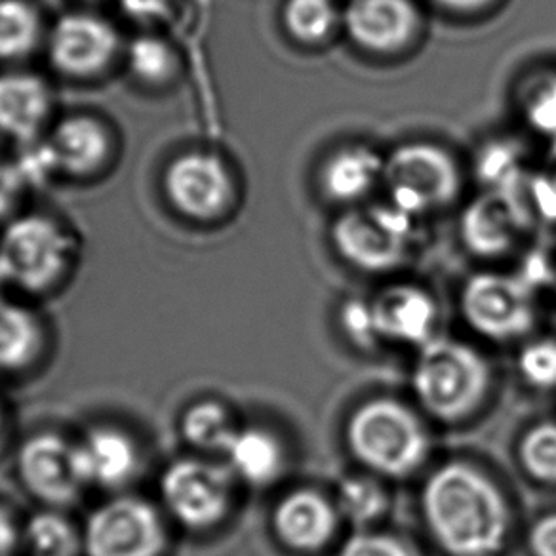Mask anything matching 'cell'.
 <instances>
[{"label": "cell", "instance_id": "cell-16", "mask_svg": "<svg viewBox=\"0 0 556 556\" xmlns=\"http://www.w3.org/2000/svg\"><path fill=\"white\" fill-rule=\"evenodd\" d=\"M419 27V12L412 0H351L345 29L355 45L391 54L406 47Z\"/></svg>", "mask_w": 556, "mask_h": 556}, {"label": "cell", "instance_id": "cell-17", "mask_svg": "<svg viewBox=\"0 0 556 556\" xmlns=\"http://www.w3.org/2000/svg\"><path fill=\"white\" fill-rule=\"evenodd\" d=\"M77 448L88 486L116 492L130 484L141 469L138 442L118 427H93L77 442Z\"/></svg>", "mask_w": 556, "mask_h": 556}, {"label": "cell", "instance_id": "cell-33", "mask_svg": "<svg viewBox=\"0 0 556 556\" xmlns=\"http://www.w3.org/2000/svg\"><path fill=\"white\" fill-rule=\"evenodd\" d=\"M338 556H421L414 543L394 533L379 530H356L341 545Z\"/></svg>", "mask_w": 556, "mask_h": 556}, {"label": "cell", "instance_id": "cell-23", "mask_svg": "<svg viewBox=\"0 0 556 556\" xmlns=\"http://www.w3.org/2000/svg\"><path fill=\"white\" fill-rule=\"evenodd\" d=\"M333 503L341 520L355 526L356 530H370L387 517L391 494L383 479L368 471L355 472L338 482Z\"/></svg>", "mask_w": 556, "mask_h": 556}, {"label": "cell", "instance_id": "cell-8", "mask_svg": "<svg viewBox=\"0 0 556 556\" xmlns=\"http://www.w3.org/2000/svg\"><path fill=\"white\" fill-rule=\"evenodd\" d=\"M86 556H163L168 532L161 510L138 495H116L88 515Z\"/></svg>", "mask_w": 556, "mask_h": 556}, {"label": "cell", "instance_id": "cell-6", "mask_svg": "<svg viewBox=\"0 0 556 556\" xmlns=\"http://www.w3.org/2000/svg\"><path fill=\"white\" fill-rule=\"evenodd\" d=\"M383 181L389 187L387 202L417 219L456 199L462 174L446 149L406 143L387 159Z\"/></svg>", "mask_w": 556, "mask_h": 556}, {"label": "cell", "instance_id": "cell-14", "mask_svg": "<svg viewBox=\"0 0 556 556\" xmlns=\"http://www.w3.org/2000/svg\"><path fill=\"white\" fill-rule=\"evenodd\" d=\"M341 517L333 500L311 488L292 490L273 510V530L285 547L317 553L336 538Z\"/></svg>", "mask_w": 556, "mask_h": 556}, {"label": "cell", "instance_id": "cell-15", "mask_svg": "<svg viewBox=\"0 0 556 556\" xmlns=\"http://www.w3.org/2000/svg\"><path fill=\"white\" fill-rule=\"evenodd\" d=\"M42 146L54 172L70 178H90L113 156V136L93 115L65 116Z\"/></svg>", "mask_w": 556, "mask_h": 556}, {"label": "cell", "instance_id": "cell-3", "mask_svg": "<svg viewBox=\"0 0 556 556\" xmlns=\"http://www.w3.org/2000/svg\"><path fill=\"white\" fill-rule=\"evenodd\" d=\"M412 393L419 408L446 426L475 416L492 389V368L479 349L437 336L417 351Z\"/></svg>", "mask_w": 556, "mask_h": 556}, {"label": "cell", "instance_id": "cell-35", "mask_svg": "<svg viewBox=\"0 0 556 556\" xmlns=\"http://www.w3.org/2000/svg\"><path fill=\"white\" fill-rule=\"evenodd\" d=\"M480 174L490 186H509L510 179L518 174L517 155L507 146H495L494 149H488L482 156V163H480Z\"/></svg>", "mask_w": 556, "mask_h": 556}, {"label": "cell", "instance_id": "cell-38", "mask_svg": "<svg viewBox=\"0 0 556 556\" xmlns=\"http://www.w3.org/2000/svg\"><path fill=\"white\" fill-rule=\"evenodd\" d=\"M22 543V532L7 507L0 505V556L16 555Z\"/></svg>", "mask_w": 556, "mask_h": 556}, {"label": "cell", "instance_id": "cell-10", "mask_svg": "<svg viewBox=\"0 0 556 556\" xmlns=\"http://www.w3.org/2000/svg\"><path fill=\"white\" fill-rule=\"evenodd\" d=\"M17 475L25 490L48 509L75 505L88 488L77 442L50 431L33 434L20 446Z\"/></svg>", "mask_w": 556, "mask_h": 556}, {"label": "cell", "instance_id": "cell-7", "mask_svg": "<svg viewBox=\"0 0 556 556\" xmlns=\"http://www.w3.org/2000/svg\"><path fill=\"white\" fill-rule=\"evenodd\" d=\"M416 217L391 202L349 210L336 222L333 244L345 262L364 273H389L406 262Z\"/></svg>", "mask_w": 556, "mask_h": 556}, {"label": "cell", "instance_id": "cell-19", "mask_svg": "<svg viewBox=\"0 0 556 556\" xmlns=\"http://www.w3.org/2000/svg\"><path fill=\"white\" fill-rule=\"evenodd\" d=\"M224 456L232 477L248 486H270L287 469L285 444L263 427H240Z\"/></svg>", "mask_w": 556, "mask_h": 556}, {"label": "cell", "instance_id": "cell-40", "mask_svg": "<svg viewBox=\"0 0 556 556\" xmlns=\"http://www.w3.org/2000/svg\"><path fill=\"white\" fill-rule=\"evenodd\" d=\"M4 427H7V414H4V406L0 402V437L4 433Z\"/></svg>", "mask_w": 556, "mask_h": 556}, {"label": "cell", "instance_id": "cell-31", "mask_svg": "<svg viewBox=\"0 0 556 556\" xmlns=\"http://www.w3.org/2000/svg\"><path fill=\"white\" fill-rule=\"evenodd\" d=\"M338 323L345 340L351 341L356 349L374 351L381 345L371 300H364V298L345 300L341 303Z\"/></svg>", "mask_w": 556, "mask_h": 556}, {"label": "cell", "instance_id": "cell-9", "mask_svg": "<svg viewBox=\"0 0 556 556\" xmlns=\"http://www.w3.org/2000/svg\"><path fill=\"white\" fill-rule=\"evenodd\" d=\"M459 307L469 328L490 341L520 340L535 325V292L520 275H472Z\"/></svg>", "mask_w": 556, "mask_h": 556}, {"label": "cell", "instance_id": "cell-20", "mask_svg": "<svg viewBox=\"0 0 556 556\" xmlns=\"http://www.w3.org/2000/svg\"><path fill=\"white\" fill-rule=\"evenodd\" d=\"M522 217L505 193H492L472 202L464 216V240L477 255L497 257L517 242Z\"/></svg>", "mask_w": 556, "mask_h": 556}, {"label": "cell", "instance_id": "cell-22", "mask_svg": "<svg viewBox=\"0 0 556 556\" xmlns=\"http://www.w3.org/2000/svg\"><path fill=\"white\" fill-rule=\"evenodd\" d=\"M45 330L39 318L20 303L0 300V371H22L39 358Z\"/></svg>", "mask_w": 556, "mask_h": 556}, {"label": "cell", "instance_id": "cell-1", "mask_svg": "<svg viewBox=\"0 0 556 556\" xmlns=\"http://www.w3.org/2000/svg\"><path fill=\"white\" fill-rule=\"evenodd\" d=\"M427 532L446 556H500L513 532V510L484 469L462 459L427 475L419 492Z\"/></svg>", "mask_w": 556, "mask_h": 556}, {"label": "cell", "instance_id": "cell-18", "mask_svg": "<svg viewBox=\"0 0 556 556\" xmlns=\"http://www.w3.org/2000/svg\"><path fill=\"white\" fill-rule=\"evenodd\" d=\"M54 93L45 78L27 71L0 75V134L16 141H33L47 126Z\"/></svg>", "mask_w": 556, "mask_h": 556}, {"label": "cell", "instance_id": "cell-11", "mask_svg": "<svg viewBox=\"0 0 556 556\" xmlns=\"http://www.w3.org/2000/svg\"><path fill=\"white\" fill-rule=\"evenodd\" d=\"M163 189L172 208L191 222L217 219L235 197L227 164L206 151L176 156L164 170Z\"/></svg>", "mask_w": 556, "mask_h": 556}, {"label": "cell", "instance_id": "cell-29", "mask_svg": "<svg viewBox=\"0 0 556 556\" xmlns=\"http://www.w3.org/2000/svg\"><path fill=\"white\" fill-rule=\"evenodd\" d=\"M518 459L535 482L556 486V421H538L518 442Z\"/></svg>", "mask_w": 556, "mask_h": 556}, {"label": "cell", "instance_id": "cell-5", "mask_svg": "<svg viewBox=\"0 0 556 556\" xmlns=\"http://www.w3.org/2000/svg\"><path fill=\"white\" fill-rule=\"evenodd\" d=\"M235 477L227 464L202 457H179L161 475V500L179 526L208 532L222 525L232 507Z\"/></svg>", "mask_w": 556, "mask_h": 556}, {"label": "cell", "instance_id": "cell-2", "mask_svg": "<svg viewBox=\"0 0 556 556\" xmlns=\"http://www.w3.org/2000/svg\"><path fill=\"white\" fill-rule=\"evenodd\" d=\"M345 444L364 471L383 480L408 479L431 456V434L424 419L389 396H376L351 412Z\"/></svg>", "mask_w": 556, "mask_h": 556}, {"label": "cell", "instance_id": "cell-12", "mask_svg": "<svg viewBox=\"0 0 556 556\" xmlns=\"http://www.w3.org/2000/svg\"><path fill=\"white\" fill-rule=\"evenodd\" d=\"M118 50L115 25L90 12L65 14L48 37V60L65 77H98L113 65Z\"/></svg>", "mask_w": 556, "mask_h": 556}, {"label": "cell", "instance_id": "cell-36", "mask_svg": "<svg viewBox=\"0 0 556 556\" xmlns=\"http://www.w3.org/2000/svg\"><path fill=\"white\" fill-rule=\"evenodd\" d=\"M121 9L139 24H161L174 12V0H121Z\"/></svg>", "mask_w": 556, "mask_h": 556}, {"label": "cell", "instance_id": "cell-25", "mask_svg": "<svg viewBox=\"0 0 556 556\" xmlns=\"http://www.w3.org/2000/svg\"><path fill=\"white\" fill-rule=\"evenodd\" d=\"M22 545L29 556L85 555L83 530H78L60 509L35 513L22 530Z\"/></svg>", "mask_w": 556, "mask_h": 556}, {"label": "cell", "instance_id": "cell-41", "mask_svg": "<svg viewBox=\"0 0 556 556\" xmlns=\"http://www.w3.org/2000/svg\"><path fill=\"white\" fill-rule=\"evenodd\" d=\"M555 290H556V278H555Z\"/></svg>", "mask_w": 556, "mask_h": 556}, {"label": "cell", "instance_id": "cell-32", "mask_svg": "<svg viewBox=\"0 0 556 556\" xmlns=\"http://www.w3.org/2000/svg\"><path fill=\"white\" fill-rule=\"evenodd\" d=\"M522 109L533 130L556 139V75L533 78L526 90Z\"/></svg>", "mask_w": 556, "mask_h": 556}, {"label": "cell", "instance_id": "cell-26", "mask_svg": "<svg viewBox=\"0 0 556 556\" xmlns=\"http://www.w3.org/2000/svg\"><path fill=\"white\" fill-rule=\"evenodd\" d=\"M42 39L39 10L27 0H0V62H14L35 52Z\"/></svg>", "mask_w": 556, "mask_h": 556}, {"label": "cell", "instance_id": "cell-28", "mask_svg": "<svg viewBox=\"0 0 556 556\" xmlns=\"http://www.w3.org/2000/svg\"><path fill=\"white\" fill-rule=\"evenodd\" d=\"M338 17L333 0H287L282 10L287 31L305 45L328 39L338 25Z\"/></svg>", "mask_w": 556, "mask_h": 556}, {"label": "cell", "instance_id": "cell-34", "mask_svg": "<svg viewBox=\"0 0 556 556\" xmlns=\"http://www.w3.org/2000/svg\"><path fill=\"white\" fill-rule=\"evenodd\" d=\"M27 184L29 179L25 178L20 164L0 161V222L16 217Z\"/></svg>", "mask_w": 556, "mask_h": 556}, {"label": "cell", "instance_id": "cell-13", "mask_svg": "<svg viewBox=\"0 0 556 556\" xmlns=\"http://www.w3.org/2000/svg\"><path fill=\"white\" fill-rule=\"evenodd\" d=\"M381 343L401 348H426L437 338L439 305L426 288L393 285L371 300Z\"/></svg>", "mask_w": 556, "mask_h": 556}, {"label": "cell", "instance_id": "cell-30", "mask_svg": "<svg viewBox=\"0 0 556 556\" xmlns=\"http://www.w3.org/2000/svg\"><path fill=\"white\" fill-rule=\"evenodd\" d=\"M517 368L520 371V378L533 389L538 391L556 389L555 338L528 341L518 353Z\"/></svg>", "mask_w": 556, "mask_h": 556}, {"label": "cell", "instance_id": "cell-4", "mask_svg": "<svg viewBox=\"0 0 556 556\" xmlns=\"http://www.w3.org/2000/svg\"><path fill=\"white\" fill-rule=\"evenodd\" d=\"M75 244L54 217L24 214L10 219L0 235L4 282L29 294H45L67 275Z\"/></svg>", "mask_w": 556, "mask_h": 556}, {"label": "cell", "instance_id": "cell-37", "mask_svg": "<svg viewBox=\"0 0 556 556\" xmlns=\"http://www.w3.org/2000/svg\"><path fill=\"white\" fill-rule=\"evenodd\" d=\"M532 556H556V510L538 518L528 533Z\"/></svg>", "mask_w": 556, "mask_h": 556}, {"label": "cell", "instance_id": "cell-24", "mask_svg": "<svg viewBox=\"0 0 556 556\" xmlns=\"http://www.w3.org/2000/svg\"><path fill=\"white\" fill-rule=\"evenodd\" d=\"M239 429L229 408L212 399L187 406L179 419L181 439L199 454H225Z\"/></svg>", "mask_w": 556, "mask_h": 556}, {"label": "cell", "instance_id": "cell-39", "mask_svg": "<svg viewBox=\"0 0 556 556\" xmlns=\"http://www.w3.org/2000/svg\"><path fill=\"white\" fill-rule=\"evenodd\" d=\"M441 9L452 10V12H475V10L484 9L492 0H433Z\"/></svg>", "mask_w": 556, "mask_h": 556}, {"label": "cell", "instance_id": "cell-21", "mask_svg": "<svg viewBox=\"0 0 556 556\" xmlns=\"http://www.w3.org/2000/svg\"><path fill=\"white\" fill-rule=\"evenodd\" d=\"M386 161L364 146H353L333 153L323 170L326 194L338 202L361 201L383 179Z\"/></svg>", "mask_w": 556, "mask_h": 556}, {"label": "cell", "instance_id": "cell-27", "mask_svg": "<svg viewBox=\"0 0 556 556\" xmlns=\"http://www.w3.org/2000/svg\"><path fill=\"white\" fill-rule=\"evenodd\" d=\"M128 67L146 86H166L178 77L181 62L170 40L159 35H139L128 48Z\"/></svg>", "mask_w": 556, "mask_h": 556}]
</instances>
